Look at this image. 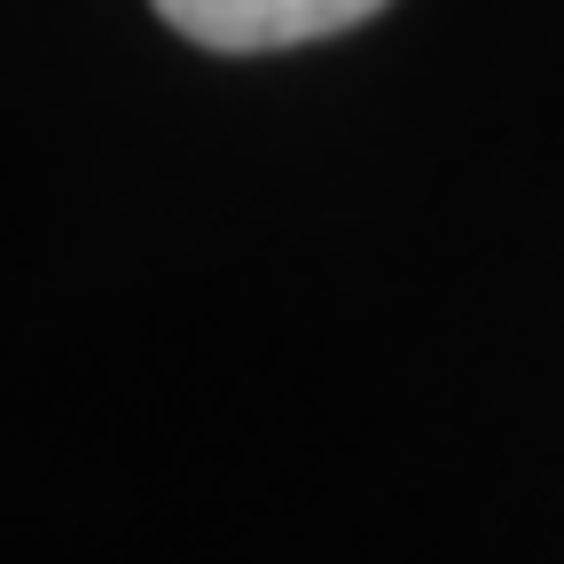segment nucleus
Returning <instances> with one entry per match:
<instances>
[{
	"instance_id": "f257e3e1",
	"label": "nucleus",
	"mask_w": 564,
	"mask_h": 564,
	"mask_svg": "<svg viewBox=\"0 0 564 564\" xmlns=\"http://www.w3.org/2000/svg\"><path fill=\"white\" fill-rule=\"evenodd\" d=\"M384 0H158V17L220 55H267V47H306L329 32L369 24Z\"/></svg>"
}]
</instances>
